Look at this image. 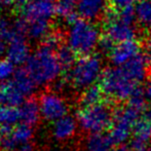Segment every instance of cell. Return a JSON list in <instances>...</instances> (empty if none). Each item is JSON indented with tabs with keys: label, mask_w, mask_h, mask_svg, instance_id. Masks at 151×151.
<instances>
[{
	"label": "cell",
	"mask_w": 151,
	"mask_h": 151,
	"mask_svg": "<svg viewBox=\"0 0 151 151\" xmlns=\"http://www.w3.org/2000/svg\"><path fill=\"white\" fill-rule=\"evenodd\" d=\"M25 69L36 86H46L57 81L63 71L56 50L43 43L31 54Z\"/></svg>",
	"instance_id": "1"
},
{
	"label": "cell",
	"mask_w": 151,
	"mask_h": 151,
	"mask_svg": "<svg viewBox=\"0 0 151 151\" xmlns=\"http://www.w3.org/2000/svg\"><path fill=\"white\" fill-rule=\"evenodd\" d=\"M101 33L93 22L78 19L71 25L67 31V45L81 57L93 55V50L99 46Z\"/></svg>",
	"instance_id": "2"
},
{
	"label": "cell",
	"mask_w": 151,
	"mask_h": 151,
	"mask_svg": "<svg viewBox=\"0 0 151 151\" xmlns=\"http://www.w3.org/2000/svg\"><path fill=\"white\" fill-rule=\"evenodd\" d=\"M113 105L114 103L106 100L101 104L78 110L76 117L82 131L93 135L102 134L106 129H111L116 110Z\"/></svg>",
	"instance_id": "3"
},
{
	"label": "cell",
	"mask_w": 151,
	"mask_h": 151,
	"mask_svg": "<svg viewBox=\"0 0 151 151\" xmlns=\"http://www.w3.org/2000/svg\"><path fill=\"white\" fill-rule=\"evenodd\" d=\"M99 86L108 101L112 103L127 101L138 88L137 84L123 73L120 67L107 68L104 70Z\"/></svg>",
	"instance_id": "4"
},
{
	"label": "cell",
	"mask_w": 151,
	"mask_h": 151,
	"mask_svg": "<svg viewBox=\"0 0 151 151\" xmlns=\"http://www.w3.org/2000/svg\"><path fill=\"white\" fill-rule=\"evenodd\" d=\"M103 71V63L99 56L80 57L67 73L66 79L77 90H86L96 84V81L101 78Z\"/></svg>",
	"instance_id": "5"
},
{
	"label": "cell",
	"mask_w": 151,
	"mask_h": 151,
	"mask_svg": "<svg viewBox=\"0 0 151 151\" xmlns=\"http://www.w3.org/2000/svg\"><path fill=\"white\" fill-rule=\"evenodd\" d=\"M103 36L114 45L135 39L136 28L134 26V22L122 18L117 12L114 10L107 16L105 34Z\"/></svg>",
	"instance_id": "6"
},
{
	"label": "cell",
	"mask_w": 151,
	"mask_h": 151,
	"mask_svg": "<svg viewBox=\"0 0 151 151\" xmlns=\"http://www.w3.org/2000/svg\"><path fill=\"white\" fill-rule=\"evenodd\" d=\"M41 117L45 121H55L67 115L68 105L65 100L55 91H45L40 96L39 100Z\"/></svg>",
	"instance_id": "7"
},
{
	"label": "cell",
	"mask_w": 151,
	"mask_h": 151,
	"mask_svg": "<svg viewBox=\"0 0 151 151\" xmlns=\"http://www.w3.org/2000/svg\"><path fill=\"white\" fill-rule=\"evenodd\" d=\"M57 0H31L22 7V18L27 22L50 21L56 14Z\"/></svg>",
	"instance_id": "8"
},
{
	"label": "cell",
	"mask_w": 151,
	"mask_h": 151,
	"mask_svg": "<svg viewBox=\"0 0 151 151\" xmlns=\"http://www.w3.org/2000/svg\"><path fill=\"white\" fill-rule=\"evenodd\" d=\"M141 54V45L137 40H129L115 44L109 52L110 62L115 67H122Z\"/></svg>",
	"instance_id": "9"
},
{
	"label": "cell",
	"mask_w": 151,
	"mask_h": 151,
	"mask_svg": "<svg viewBox=\"0 0 151 151\" xmlns=\"http://www.w3.org/2000/svg\"><path fill=\"white\" fill-rule=\"evenodd\" d=\"M151 66V59L150 57L146 56L145 54H139L136 58L131 60L129 63L123 65L121 70L123 73L129 78L133 82L138 84L142 82L147 77L149 68Z\"/></svg>",
	"instance_id": "10"
},
{
	"label": "cell",
	"mask_w": 151,
	"mask_h": 151,
	"mask_svg": "<svg viewBox=\"0 0 151 151\" xmlns=\"http://www.w3.org/2000/svg\"><path fill=\"white\" fill-rule=\"evenodd\" d=\"M107 8V0H77V14L80 19L93 22L103 17Z\"/></svg>",
	"instance_id": "11"
},
{
	"label": "cell",
	"mask_w": 151,
	"mask_h": 151,
	"mask_svg": "<svg viewBox=\"0 0 151 151\" xmlns=\"http://www.w3.org/2000/svg\"><path fill=\"white\" fill-rule=\"evenodd\" d=\"M77 129V120L70 115H66L55 121L52 127V135L56 141L66 142L74 137Z\"/></svg>",
	"instance_id": "12"
},
{
	"label": "cell",
	"mask_w": 151,
	"mask_h": 151,
	"mask_svg": "<svg viewBox=\"0 0 151 151\" xmlns=\"http://www.w3.org/2000/svg\"><path fill=\"white\" fill-rule=\"evenodd\" d=\"M25 96L17 88L12 79L0 84V106L18 107L24 103Z\"/></svg>",
	"instance_id": "13"
},
{
	"label": "cell",
	"mask_w": 151,
	"mask_h": 151,
	"mask_svg": "<svg viewBox=\"0 0 151 151\" xmlns=\"http://www.w3.org/2000/svg\"><path fill=\"white\" fill-rule=\"evenodd\" d=\"M6 56H7V60H9L14 65L27 63L31 54L30 47L26 39H18L8 43Z\"/></svg>",
	"instance_id": "14"
},
{
	"label": "cell",
	"mask_w": 151,
	"mask_h": 151,
	"mask_svg": "<svg viewBox=\"0 0 151 151\" xmlns=\"http://www.w3.org/2000/svg\"><path fill=\"white\" fill-rule=\"evenodd\" d=\"M20 110V116L22 123L30 127H35L38 123L41 113H40V106L39 102L34 98L27 99L22 105L19 107Z\"/></svg>",
	"instance_id": "15"
},
{
	"label": "cell",
	"mask_w": 151,
	"mask_h": 151,
	"mask_svg": "<svg viewBox=\"0 0 151 151\" xmlns=\"http://www.w3.org/2000/svg\"><path fill=\"white\" fill-rule=\"evenodd\" d=\"M56 14L69 25L77 21L79 19L77 14V0H57Z\"/></svg>",
	"instance_id": "16"
},
{
	"label": "cell",
	"mask_w": 151,
	"mask_h": 151,
	"mask_svg": "<svg viewBox=\"0 0 151 151\" xmlns=\"http://www.w3.org/2000/svg\"><path fill=\"white\" fill-rule=\"evenodd\" d=\"M12 81L25 97L31 96L37 86L25 68H19L17 70L14 77L12 78Z\"/></svg>",
	"instance_id": "17"
},
{
	"label": "cell",
	"mask_w": 151,
	"mask_h": 151,
	"mask_svg": "<svg viewBox=\"0 0 151 151\" xmlns=\"http://www.w3.org/2000/svg\"><path fill=\"white\" fill-rule=\"evenodd\" d=\"M105 95L102 91L101 86L99 84H93V86L88 88L82 93L79 99V105L82 108H88L91 106L98 105L103 102H105Z\"/></svg>",
	"instance_id": "18"
},
{
	"label": "cell",
	"mask_w": 151,
	"mask_h": 151,
	"mask_svg": "<svg viewBox=\"0 0 151 151\" xmlns=\"http://www.w3.org/2000/svg\"><path fill=\"white\" fill-rule=\"evenodd\" d=\"M112 142L109 136L93 134L88 137L84 144V151H111Z\"/></svg>",
	"instance_id": "19"
},
{
	"label": "cell",
	"mask_w": 151,
	"mask_h": 151,
	"mask_svg": "<svg viewBox=\"0 0 151 151\" xmlns=\"http://www.w3.org/2000/svg\"><path fill=\"white\" fill-rule=\"evenodd\" d=\"M27 26V36L32 40H43L50 33V22L45 20L31 21Z\"/></svg>",
	"instance_id": "20"
},
{
	"label": "cell",
	"mask_w": 151,
	"mask_h": 151,
	"mask_svg": "<svg viewBox=\"0 0 151 151\" xmlns=\"http://www.w3.org/2000/svg\"><path fill=\"white\" fill-rule=\"evenodd\" d=\"M135 14L140 26L151 31V0H139L136 4Z\"/></svg>",
	"instance_id": "21"
},
{
	"label": "cell",
	"mask_w": 151,
	"mask_h": 151,
	"mask_svg": "<svg viewBox=\"0 0 151 151\" xmlns=\"http://www.w3.org/2000/svg\"><path fill=\"white\" fill-rule=\"evenodd\" d=\"M33 127H30V125L24 124V123H21V124L14 127V129H12V133H10L12 140L17 148H19L22 145H25V144L30 143L31 139L33 138Z\"/></svg>",
	"instance_id": "22"
},
{
	"label": "cell",
	"mask_w": 151,
	"mask_h": 151,
	"mask_svg": "<svg viewBox=\"0 0 151 151\" xmlns=\"http://www.w3.org/2000/svg\"><path fill=\"white\" fill-rule=\"evenodd\" d=\"M20 120V110L18 107L0 106V127H16Z\"/></svg>",
	"instance_id": "23"
},
{
	"label": "cell",
	"mask_w": 151,
	"mask_h": 151,
	"mask_svg": "<svg viewBox=\"0 0 151 151\" xmlns=\"http://www.w3.org/2000/svg\"><path fill=\"white\" fill-rule=\"evenodd\" d=\"M58 60L60 62L63 71L69 72L73 65L75 64V56L76 54L67 45V44H62L56 52Z\"/></svg>",
	"instance_id": "24"
},
{
	"label": "cell",
	"mask_w": 151,
	"mask_h": 151,
	"mask_svg": "<svg viewBox=\"0 0 151 151\" xmlns=\"http://www.w3.org/2000/svg\"><path fill=\"white\" fill-rule=\"evenodd\" d=\"M133 138L148 144L151 139V122L142 117L138 120L133 129Z\"/></svg>",
	"instance_id": "25"
},
{
	"label": "cell",
	"mask_w": 151,
	"mask_h": 151,
	"mask_svg": "<svg viewBox=\"0 0 151 151\" xmlns=\"http://www.w3.org/2000/svg\"><path fill=\"white\" fill-rule=\"evenodd\" d=\"M127 106L137 110L140 113H143L147 110V99L144 95L143 88H137L133 95L129 97V99L127 102Z\"/></svg>",
	"instance_id": "26"
},
{
	"label": "cell",
	"mask_w": 151,
	"mask_h": 151,
	"mask_svg": "<svg viewBox=\"0 0 151 151\" xmlns=\"http://www.w3.org/2000/svg\"><path fill=\"white\" fill-rule=\"evenodd\" d=\"M16 71L17 70L14 68V63H12L7 59L0 60V82L1 83L9 81L14 77Z\"/></svg>",
	"instance_id": "27"
},
{
	"label": "cell",
	"mask_w": 151,
	"mask_h": 151,
	"mask_svg": "<svg viewBox=\"0 0 151 151\" xmlns=\"http://www.w3.org/2000/svg\"><path fill=\"white\" fill-rule=\"evenodd\" d=\"M111 4L115 12H120L135 8L137 2L136 0H111Z\"/></svg>",
	"instance_id": "28"
},
{
	"label": "cell",
	"mask_w": 151,
	"mask_h": 151,
	"mask_svg": "<svg viewBox=\"0 0 151 151\" xmlns=\"http://www.w3.org/2000/svg\"><path fill=\"white\" fill-rule=\"evenodd\" d=\"M143 91H144V95H145V98L147 99V101H150L151 100V80H149V81L145 84V86L143 88Z\"/></svg>",
	"instance_id": "29"
},
{
	"label": "cell",
	"mask_w": 151,
	"mask_h": 151,
	"mask_svg": "<svg viewBox=\"0 0 151 151\" xmlns=\"http://www.w3.org/2000/svg\"><path fill=\"white\" fill-rule=\"evenodd\" d=\"M14 151H35V148H34V145L31 143L25 144V145L20 146L19 148H17Z\"/></svg>",
	"instance_id": "30"
},
{
	"label": "cell",
	"mask_w": 151,
	"mask_h": 151,
	"mask_svg": "<svg viewBox=\"0 0 151 151\" xmlns=\"http://www.w3.org/2000/svg\"><path fill=\"white\" fill-rule=\"evenodd\" d=\"M14 3H17V0H0V6H2L4 8L10 7Z\"/></svg>",
	"instance_id": "31"
},
{
	"label": "cell",
	"mask_w": 151,
	"mask_h": 151,
	"mask_svg": "<svg viewBox=\"0 0 151 151\" xmlns=\"http://www.w3.org/2000/svg\"><path fill=\"white\" fill-rule=\"evenodd\" d=\"M111 151H131V149H129V146L123 145V144H121V145L114 146V147L111 149Z\"/></svg>",
	"instance_id": "32"
},
{
	"label": "cell",
	"mask_w": 151,
	"mask_h": 151,
	"mask_svg": "<svg viewBox=\"0 0 151 151\" xmlns=\"http://www.w3.org/2000/svg\"><path fill=\"white\" fill-rule=\"evenodd\" d=\"M6 50H7V47H6L5 42L2 39H0V58H1L4 54H6Z\"/></svg>",
	"instance_id": "33"
},
{
	"label": "cell",
	"mask_w": 151,
	"mask_h": 151,
	"mask_svg": "<svg viewBox=\"0 0 151 151\" xmlns=\"http://www.w3.org/2000/svg\"><path fill=\"white\" fill-rule=\"evenodd\" d=\"M144 118H146L147 120H149L151 122V107H148L147 110L145 111V115H144Z\"/></svg>",
	"instance_id": "34"
},
{
	"label": "cell",
	"mask_w": 151,
	"mask_h": 151,
	"mask_svg": "<svg viewBox=\"0 0 151 151\" xmlns=\"http://www.w3.org/2000/svg\"><path fill=\"white\" fill-rule=\"evenodd\" d=\"M147 47H148V50L151 52V35L148 37V39H147Z\"/></svg>",
	"instance_id": "35"
},
{
	"label": "cell",
	"mask_w": 151,
	"mask_h": 151,
	"mask_svg": "<svg viewBox=\"0 0 151 151\" xmlns=\"http://www.w3.org/2000/svg\"><path fill=\"white\" fill-rule=\"evenodd\" d=\"M145 151H151V146H148L147 148H146V150Z\"/></svg>",
	"instance_id": "36"
}]
</instances>
